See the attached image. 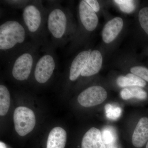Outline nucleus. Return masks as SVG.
I'll return each instance as SVG.
<instances>
[{
  "mask_svg": "<svg viewBox=\"0 0 148 148\" xmlns=\"http://www.w3.org/2000/svg\"><path fill=\"white\" fill-rule=\"evenodd\" d=\"M108 96L105 88L99 86H93L87 88L78 96L80 105L86 108L100 105L105 101Z\"/></svg>",
  "mask_w": 148,
  "mask_h": 148,
  "instance_id": "obj_7",
  "label": "nucleus"
},
{
  "mask_svg": "<svg viewBox=\"0 0 148 148\" xmlns=\"http://www.w3.org/2000/svg\"><path fill=\"white\" fill-rule=\"evenodd\" d=\"M123 26V20L121 17H115L109 21L103 29V41L106 43L112 42L119 34Z\"/></svg>",
  "mask_w": 148,
  "mask_h": 148,
  "instance_id": "obj_10",
  "label": "nucleus"
},
{
  "mask_svg": "<svg viewBox=\"0 0 148 148\" xmlns=\"http://www.w3.org/2000/svg\"><path fill=\"white\" fill-rule=\"evenodd\" d=\"M22 21L5 20L0 25L1 61L6 64L33 42Z\"/></svg>",
  "mask_w": 148,
  "mask_h": 148,
  "instance_id": "obj_1",
  "label": "nucleus"
},
{
  "mask_svg": "<svg viewBox=\"0 0 148 148\" xmlns=\"http://www.w3.org/2000/svg\"><path fill=\"white\" fill-rule=\"evenodd\" d=\"M106 116L109 119L115 120L121 115V109L119 107L108 104L105 106Z\"/></svg>",
  "mask_w": 148,
  "mask_h": 148,
  "instance_id": "obj_17",
  "label": "nucleus"
},
{
  "mask_svg": "<svg viewBox=\"0 0 148 148\" xmlns=\"http://www.w3.org/2000/svg\"><path fill=\"white\" fill-rule=\"evenodd\" d=\"M22 21L33 41L49 45L47 28V8L41 1H30L23 9Z\"/></svg>",
  "mask_w": 148,
  "mask_h": 148,
  "instance_id": "obj_3",
  "label": "nucleus"
},
{
  "mask_svg": "<svg viewBox=\"0 0 148 148\" xmlns=\"http://www.w3.org/2000/svg\"><path fill=\"white\" fill-rule=\"evenodd\" d=\"M102 63L103 58L101 52L97 50L92 51L81 75L88 77L98 73L102 67Z\"/></svg>",
  "mask_w": 148,
  "mask_h": 148,
  "instance_id": "obj_12",
  "label": "nucleus"
},
{
  "mask_svg": "<svg viewBox=\"0 0 148 148\" xmlns=\"http://www.w3.org/2000/svg\"><path fill=\"white\" fill-rule=\"evenodd\" d=\"M49 3L47 8V28L51 40L49 45L55 49L63 47L71 40L73 27L68 8L58 1Z\"/></svg>",
  "mask_w": 148,
  "mask_h": 148,
  "instance_id": "obj_2",
  "label": "nucleus"
},
{
  "mask_svg": "<svg viewBox=\"0 0 148 148\" xmlns=\"http://www.w3.org/2000/svg\"><path fill=\"white\" fill-rule=\"evenodd\" d=\"M109 145V146L108 148H117L116 147H115L113 145Z\"/></svg>",
  "mask_w": 148,
  "mask_h": 148,
  "instance_id": "obj_26",
  "label": "nucleus"
},
{
  "mask_svg": "<svg viewBox=\"0 0 148 148\" xmlns=\"http://www.w3.org/2000/svg\"><path fill=\"white\" fill-rule=\"evenodd\" d=\"M131 91L133 98H138L140 100H145L147 97V94L145 90L140 87L134 86L129 88Z\"/></svg>",
  "mask_w": 148,
  "mask_h": 148,
  "instance_id": "obj_22",
  "label": "nucleus"
},
{
  "mask_svg": "<svg viewBox=\"0 0 148 148\" xmlns=\"http://www.w3.org/2000/svg\"><path fill=\"white\" fill-rule=\"evenodd\" d=\"M42 48L44 52L38 58L33 72L35 80L39 84H44L49 81L58 65L54 49L50 45Z\"/></svg>",
  "mask_w": 148,
  "mask_h": 148,
  "instance_id": "obj_5",
  "label": "nucleus"
},
{
  "mask_svg": "<svg viewBox=\"0 0 148 148\" xmlns=\"http://www.w3.org/2000/svg\"><path fill=\"white\" fill-rule=\"evenodd\" d=\"M14 128L17 134L24 136L34 128L36 120L34 112L26 107H18L14 113Z\"/></svg>",
  "mask_w": 148,
  "mask_h": 148,
  "instance_id": "obj_6",
  "label": "nucleus"
},
{
  "mask_svg": "<svg viewBox=\"0 0 148 148\" xmlns=\"http://www.w3.org/2000/svg\"><path fill=\"white\" fill-rule=\"evenodd\" d=\"M42 45L33 42L16 54L7 64L14 79L25 81L29 79L40 56L39 49Z\"/></svg>",
  "mask_w": 148,
  "mask_h": 148,
  "instance_id": "obj_4",
  "label": "nucleus"
},
{
  "mask_svg": "<svg viewBox=\"0 0 148 148\" xmlns=\"http://www.w3.org/2000/svg\"><path fill=\"white\" fill-rule=\"evenodd\" d=\"M148 141V118L140 119L132 136V143L136 147L142 148Z\"/></svg>",
  "mask_w": 148,
  "mask_h": 148,
  "instance_id": "obj_11",
  "label": "nucleus"
},
{
  "mask_svg": "<svg viewBox=\"0 0 148 148\" xmlns=\"http://www.w3.org/2000/svg\"><path fill=\"white\" fill-rule=\"evenodd\" d=\"M146 148H148V141L147 143V146H146Z\"/></svg>",
  "mask_w": 148,
  "mask_h": 148,
  "instance_id": "obj_27",
  "label": "nucleus"
},
{
  "mask_svg": "<svg viewBox=\"0 0 148 148\" xmlns=\"http://www.w3.org/2000/svg\"><path fill=\"white\" fill-rule=\"evenodd\" d=\"M132 74L148 82V69L142 66H135L130 69Z\"/></svg>",
  "mask_w": 148,
  "mask_h": 148,
  "instance_id": "obj_21",
  "label": "nucleus"
},
{
  "mask_svg": "<svg viewBox=\"0 0 148 148\" xmlns=\"http://www.w3.org/2000/svg\"><path fill=\"white\" fill-rule=\"evenodd\" d=\"M67 133L62 127H56L51 130L48 137L47 148H65Z\"/></svg>",
  "mask_w": 148,
  "mask_h": 148,
  "instance_id": "obj_14",
  "label": "nucleus"
},
{
  "mask_svg": "<svg viewBox=\"0 0 148 148\" xmlns=\"http://www.w3.org/2000/svg\"><path fill=\"white\" fill-rule=\"evenodd\" d=\"M79 21L90 32L94 31L98 23V16L85 1H80L78 7Z\"/></svg>",
  "mask_w": 148,
  "mask_h": 148,
  "instance_id": "obj_8",
  "label": "nucleus"
},
{
  "mask_svg": "<svg viewBox=\"0 0 148 148\" xmlns=\"http://www.w3.org/2000/svg\"><path fill=\"white\" fill-rule=\"evenodd\" d=\"M10 93L7 88L3 84L0 85V115L3 116L8 112L10 106Z\"/></svg>",
  "mask_w": 148,
  "mask_h": 148,
  "instance_id": "obj_16",
  "label": "nucleus"
},
{
  "mask_svg": "<svg viewBox=\"0 0 148 148\" xmlns=\"http://www.w3.org/2000/svg\"><path fill=\"white\" fill-rule=\"evenodd\" d=\"M85 1L95 12H98L100 9V6L98 1L95 0H86Z\"/></svg>",
  "mask_w": 148,
  "mask_h": 148,
  "instance_id": "obj_25",
  "label": "nucleus"
},
{
  "mask_svg": "<svg viewBox=\"0 0 148 148\" xmlns=\"http://www.w3.org/2000/svg\"><path fill=\"white\" fill-rule=\"evenodd\" d=\"M82 148H106L99 129L92 127L85 134L82 142Z\"/></svg>",
  "mask_w": 148,
  "mask_h": 148,
  "instance_id": "obj_13",
  "label": "nucleus"
},
{
  "mask_svg": "<svg viewBox=\"0 0 148 148\" xmlns=\"http://www.w3.org/2000/svg\"><path fill=\"white\" fill-rule=\"evenodd\" d=\"M138 16L141 27L148 35V7L142 8L139 12Z\"/></svg>",
  "mask_w": 148,
  "mask_h": 148,
  "instance_id": "obj_19",
  "label": "nucleus"
},
{
  "mask_svg": "<svg viewBox=\"0 0 148 148\" xmlns=\"http://www.w3.org/2000/svg\"><path fill=\"white\" fill-rule=\"evenodd\" d=\"M102 139L105 145H110L115 141L116 137L113 130L110 128H106L101 132Z\"/></svg>",
  "mask_w": 148,
  "mask_h": 148,
  "instance_id": "obj_20",
  "label": "nucleus"
},
{
  "mask_svg": "<svg viewBox=\"0 0 148 148\" xmlns=\"http://www.w3.org/2000/svg\"><path fill=\"white\" fill-rule=\"evenodd\" d=\"M30 1H1L2 3L6 5L11 7L15 8H23L30 2Z\"/></svg>",
  "mask_w": 148,
  "mask_h": 148,
  "instance_id": "obj_23",
  "label": "nucleus"
},
{
  "mask_svg": "<svg viewBox=\"0 0 148 148\" xmlns=\"http://www.w3.org/2000/svg\"><path fill=\"white\" fill-rule=\"evenodd\" d=\"M92 51L91 49L82 51L73 59L69 69V78L71 82L76 80L81 75Z\"/></svg>",
  "mask_w": 148,
  "mask_h": 148,
  "instance_id": "obj_9",
  "label": "nucleus"
},
{
  "mask_svg": "<svg viewBox=\"0 0 148 148\" xmlns=\"http://www.w3.org/2000/svg\"><path fill=\"white\" fill-rule=\"evenodd\" d=\"M117 84L121 87L128 86H138L144 87L145 86L146 83L143 79L135 74L129 73L125 76H121L118 78Z\"/></svg>",
  "mask_w": 148,
  "mask_h": 148,
  "instance_id": "obj_15",
  "label": "nucleus"
},
{
  "mask_svg": "<svg viewBox=\"0 0 148 148\" xmlns=\"http://www.w3.org/2000/svg\"><path fill=\"white\" fill-rule=\"evenodd\" d=\"M119 7L122 11L126 13H130L135 9V5L133 1L130 0H115L114 1Z\"/></svg>",
  "mask_w": 148,
  "mask_h": 148,
  "instance_id": "obj_18",
  "label": "nucleus"
},
{
  "mask_svg": "<svg viewBox=\"0 0 148 148\" xmlns=\"http://www.w3.org/2000/svg\"><path fill=\"white\" fill-rule=\"evenodd\" d=\"M121 96L123 99L125 100H129L131 98H133L131 91L129 88H124L121 92Z\"/></svg>",
  "mask_w": 148,
  "mask_h": 148,
  "instance_id": "obj_24",
  "label": "nucleus"
}]
</instances>
